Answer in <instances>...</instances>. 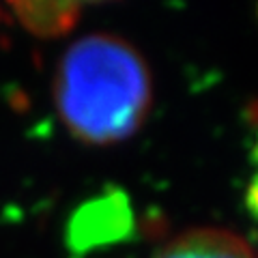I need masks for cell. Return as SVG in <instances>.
<instances>
[{"instance_id": "2", "label": "cell", "mask_w": 258, "mask_h": 258, "mask_svg": "<svg viewBox=\"0 0 258 258\" xmlns=\"http://www.w3.org/2000/svg\"><path fill=\"white\" fill-rule=\"evenodd\" d=\"M134 228L132 205L123 191H108L88 200L71 215L67 226V245L84 254L97 247L123 241Z\"/></svg>"}, {"instance_id": "4", "label": "cell", "mask_w": 258, "mask_h": 258, "mask_svg": "<svg viewBox=\"0 0 258 258\" xmlns=\"http://www.w3.org/2000/svg\"><path fill=\"white\" fill-rule=\"evenodd\" d=\"M22 20L35 30L67 28L69 15H74L82 3H103V0H13Z\"/></svg>"}, {"instance_id": "5", "label": "cell", "mask_w": 258, "mask_h": 258, "mask_svg": "<svg viewBox=\"0 0 258 258\" xmlns=\"http://www.w3.org/2000/svg\"><path fill=\"white\" fill-rule=\"evenodd\" d=\"M254 159H256V174L252 183H249V191H247V205L249 209L258 215V147H256V153H254Z\"/></svg>"}, {"instance_id": "3", "label": "cell", "mask_w": 258, "mask_h": 258, "mask_svg": "<svg viewBox=\"0 0 258 258\" xmlns=\"http://www.w3.org/2000/svg\"><path fill=\"white\" fill-rule=\"evenodd\" d=\"M155 258H256V254L230 230L194 228L166 243Z\"/></svg>"}, {"instance_id": "1", "label": "cell", "mask_w": 258, "mask_h": 258, "mask_svg": "<svg viewBox=\"0 0 258 258\" xmlns=\"http://www.w3.org/2000/svg\"><path fill=\"white\" fill-rule=\"evenodd\" d=\"M54 99L62 123L76 138L91 144L127 140L151 110L149 64L120 37H84L62 56Z\"/></svg>"}]
</instances>
